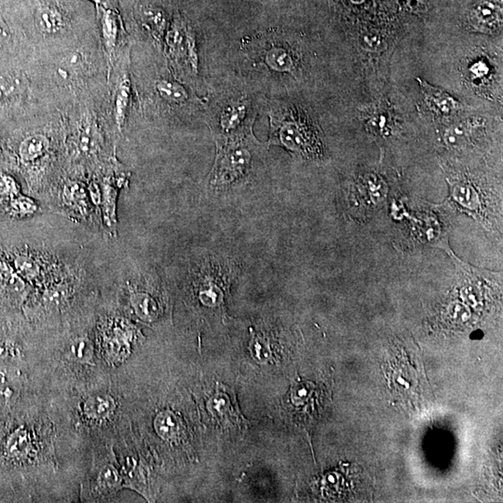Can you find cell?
<instances>
[{
  "label": "cell",
  "instance_id": "obj_1",
  "mask_svg": "<svg viewBox=\"0 0 503 503\" xmlns=\"http://www.w3.org/2000/svg\"><path fill=\"white\" fill-rule=\"evenodd\" d=\"M209 186L214 191H227L248 182L254 172L260 144L253 134L237 138H219Z\"/></svg>",
  "mask_w": 503,
  "mask_h": 503
},
{
  "label": "cell",
  "instance_id": "obj_2",
  "mask_svg": "<svg viewBox=\"0 0 503 503\" xmlns=\"http://www.w3.org/2000/svg\"><path fill=\"white\" fill-rule=\"evenodd\" d=\"M18 273L30 287L47 290L81 272L51 250L33 248L27 246L5 250Z\"/></svg>",
  "mask_w": 503,
  "mask_h": 503
},
{
  "label": "cell",
  "instance_id": "obj_3",
  "mask_svg": "<svg viewBox=\"0 0 503 503\" xmlns=\"http://www.w3.org/2000/svg\"><path fill=\"white\" fill-rule=\"evenodd\" d=\"M239 274V266L230 258L208 255L189 271V285L198 302L209 310L224 309L225 298Z\"/></svg>",
  "mask_w": 503,
  "mask_h": 503
},
{
  "label": "cell",
  "instance_id": "obj_4",
  "mask_svg": "<svg viewBox=\"0 0 503 503\" xmlns=\"http://www.w3.org/2000/svg\"><path fill=\"white\" fill-rule=\"evenodd\" d=\"M271 118L269 145H281L290 153L318 161L324 156L323 143L318 131L305 118L289 107L273 106Z\"/></svg>",
  "mask_w": 503,
  "mask_h": 503
},
{
  "label": "cell",
  "instance_id": "obj_5",
  "mask_svg": "<svg viewBox=\"0 0 503 503\" xmlns=\"http://www.w3.org/2000/svg\"><path fill=\"white\" fill-rule=\"evenodd\" d=\"M450 203L461 213L477 220L488 230L499 227L502 222L500 199L491 193L481 181L468 175H452L447 178Z\"/></svg>",
  "mask_w": 503,
  "mask_h": 503
},
{
  "label": "cell",
  "instance_id": "obj_6",
  "mask_svg": "<svg viewBox=\"0 0 503 503\" xmlns=\"http://www.w3.org/2000/svg\"><path fill=\"white\" fill-rule=\"evenodd\" d=\"M55 205L61 213L79 223L98 225L102 214L90 196L89 186L79 181H68L55 198Z\"/></svg>",
  "mask_w": 503,
  "mask_h": 503
},
{
  "label": "cell",
  "instance_id": "obj_7",
  "mask_svg": "<svg viewBox=\"0 0 503 503\" xmlns=\"http://www.w3.org/2000/svg\"><path fill=\"white\" fill-rule=\"evenodd\" d=\"M251 102L246 98L230 101L219 117V138H237L251 134L254 122Z\"/></svg>",
  "mask_w": 503,
  "mask_h": 503
},
{
  "label": "cell",
  "instance_id": "obj_8",
  "mask_svg": "<svg viewBox=\"0 0 503 503\" xmlns=\"http://www.w3.org/2000/svg\"><path fill=\"white\" fill-rule=\"evenodd\" d=\"M207 408L221 424H232L240 429L249 425L239 409L235 392L225 385L217 383L216 392L209 398Z\"/></svg>",
  "mask_w": 503,
  "mask_h": 503
},
{
  "label": "cell",
  "instance_id": "obj_9",
  "mask_svg": "<svg viewBox=\"0 0 503 503\" xmlns=\"http://www.w3.org/2000/svg\"><path fill=\"white\" fill-rule=\"evenodd\" d=\"M502 0H481L470 10L469 24L475 31L492 33L502 26Z\"/></svg>",
  "mask_w": 503,
  "mask_h": 503
},
{
  "label": "cell",
  "instance_id": "obj_10",
  "mask_svg": "<svg viewBox=\"0 0 503 503\" xmlns=\"http://www.w3.org/2000/svg\"><path fill=\"white\" fill-rule=\"evenodd\" d=\"M130 291V303L134 313L140 320L152 323L161 314L162 308L159 298L148 291L147 288H141L138 285H131L128 282Z\"/></svg>",
  "mask_w": 503,
  "mask_h": 503
},
{
  "label": "cell",
  "instance_id": "obj_11",
  "mask_svg": "<svg viewBox=\"0 0 503 503\" xmlns=\"http://www.w3.org/2000/svg\"><path fill=\"white\" fill-rule=\"evenodd\" d=\"M417 81L420 82V88H422L423 95H424L426 104L440 116H454L463 107L461 104L458 103L449 93H445L444 90L438 89V88L431 86L427 81H422L420 78H417Z\"/></svg>",
  "mask_w": 503,
  "mask_h": 503
},
{
  "label": "cell",
  "instance_id": "obj_12",
  "mask_svg": "<svg viewBox=\"0 0 503 503\" xmlns=\"http://www.w3.org/2000/svg\"><path fill=\"white\" fill-rule=\"evenodd\" d=\"M29 90V81L22 72L7 74L0 78V107L18 104L26 97Z\"/></svg>",
  "mask_w": 503,
  "mask_h": 503
},
{
  "label": "cell",
  "instance_id": "obj_13",
  "mask_svg": "<svg viewBox=\"0 0 503 503\" xmlns=\"http://www.w3.org/2000/svg\"><path fill=\"white\" fill-rule=\"evenodd\" d=\"M154 428L158 436L165 441H175L185 431L183 420L171 410L161 411L157 415Z\"/></svg>",
  "mask_w": 503,
  "mask_h": 503
},
{
  "label": "cell",
  "instance_id": "obj_14",
  "mask_svg": "<svg viewBox=\"0 0 503 503\" xmlns=\"http://www.w3.org/2000/svg\"><path fill=\"white\" fill-rule=\"evenodd\" d=\"M49 145L51 143L48 137L44 134H31L26 137L19 145V158L24 163H34L48 153Z\"/></svg>",
  "mask_w": 503,
  "mask_h": 503
},
{
  "label": "cell",
  "instance_id": "obj_15",
  "mask_svg": "<svg viewBox=\"0 0 503 503\" xmlns=\"http://www.w3.org/2000/svg\"><path fill=\"white\" fill-rule=\"evenodd\" d=\"M35 22L40 32L47 35H55L61 32L65 26L64 13L52 4L40 5Z\"/></svg>",
  "mask_w": 503,
  "mask_h": 503
},
{
  "label": "cell",
  "instance_id": "obj_16",
  "mask_svg": "<svg viewBox=\"0 0 503 503\" xmlns=\"http://www.w3.org/2000/svg\"><path fill=\"white\" fill-rule=\"evenodd\" d=\"M116 404L113 398L106 394H98L90 397L85 402L84 412L93 420H104L113 413Z\"/></svg>",
  "mask_w": 503,
  "mask_h": 503
},
{
  "label": "cell",
  "instance_id": "obj_17",
  "mask_svg": "<svg viewBox=\"0 0 503 503\" xmlns=\"http://www.w3.org/2000/svg\"><path fill=\"white\" fill-rule=\"evenodd\" d=\"M474 131V125L470 122L455 123L445 131L442 140L447 147L461 148L470 141Z\"/></svg>",
  "mask_w": 503,
  "mask_h": 503
},
{
  "label": "cell",
  "instance_id": "obj_18",
  "mask_svg": "<svg viewBox=\"0 0 503 503\" xmlns=\"http://www.w3.org/2000/svg\"><path fill=\"white\" fill-rule=\"evenodd\" d=\"M249 350L253 358L258 364H266L273 360L274 354L271 351V340L265 333H257L251 329Z\"/></svg>",
  "mask_w": 503,
  "mask_h": 503
},
{
  "label": "cell",
  "instance_id": "obj_19",
  "mask_svg": "<svg viewBox=\"0 0 503 503\" xmlns=\"http://www.w3.org/2000/svg\"><path fill=\"white\" fill-rule=\"evenodd\" d=\"M266 63L269 67L278 72H291L295 70V60L287 49L272 46L266 54Z\"/></svg>",
  "mask_w": 503,
  "mask_h": 503
},
{
  "label": "cell",
  "instance_id": "obj_20",
  "mask_svg": "<svg viewBox=\"0 0 503 503\" xmlns=\"http://www.w3.org/2000/svg\"><path fill=\"white\" fill-rule=\"evenodd\" d=\"M2 211L13 218H26L34 216L38 211V206L34 200L20 194L10 200Z\"/></svg>",
  "mask_w": 503,
  "mask_h": 503
},
{
  "label": "cell",
  "instance_id": "obj_21",
  "mask_svg": "<svg viewBox=\"0 0 503 503\" xmlns=\"http://www.w3.org/2000/svg\"><path fill=\"white\" fill-rule=\"evenodd\" d=\"M156 89L164 100L171 103L182 104L189 97L188 93L182 85L167 79H161L157 82Z\"/></svg>",
  "mask_w": 503,
  "mask_h": 503
},
{
  "label": "cell",
  "instance_id": "obj_22",
  "mask_svg": "<svg viewBox=\"0 0 503 503\" xmlns=\"http://www.w3.org/2000/svg\"><path fill=\"white\" fill-rule=\"evenodd\" d=\"M131 84L128 78L122 79L118 88L116 103H115V117L117 125L122 127L125 123L127 113L129 102H130Z\"/></svg>",
  "mask_w": 503,
  "mask_h": 503
},
{
  "label": "cell",
  "instance_id": "obj_23",
  "mask_svg": "<svg viewBox=\"0 0 503 503\" xmlns=\"http://www.w3.org/2000/svg\"><path fill=\"white\" fill-rule=\"evenodd\" d=\"M118 32H119V26H118L116 15L111 10H106L102 16V33H103L104 44L109 51L116 46Z\"/></svg>",
  "mask_w": 503,
  "mask_h": 503
},
{
  "label": "cell",
  "instance_id": "obj_24",
  "mask_svg": "<svg viewBox=\"0 0 503 503\" xmlns=\"http://www.w3.org/2000/svg\"><path fill=\"white\" fill-rule=\"evenodd\" d=\"M20 194V188L12 177L0 175V208L3 209L10 200Z\"/></svg>",
  "mask_w": 503,
  "mask_h": 503
},
{
  "label": "cell",
  "instance_id": "obj_25",
  "mask_svg": "<svg viewBox=\"0 0 503 503\" xmlns=\"http://www.w3.org/2000/svg\"><path fill=\"white\" fill-rule=\"evenodd\" d=\"M70 354L71 358L77 362H88L93 358V346L85 337H79L71 343Z\"/></svg>",
  "mask_w": 503,
  "mask_h": 503
},
{
  "label": "cell",
  "instance_id": "obj_26",
  "mask_svg": "<svg viewBox=\"0 0 503 503\" xmlns=\"http://www.w3.org/2000/svg\"><path fill=\"white\" fill-rule=\"evenodd\" d=\"M98 486L106 491L117 490L120 485V477L113 466L106 465L101 469L97 478Z\"/></svg>",
  "mask_w": 503,
  "mask_h": 503
},
{
  "label": "cell",
  "instance_id": "obj_27",
  "mask_svg": "<svg viewBox=\"0 0 503 503\" xmlns=\"http://www.w3.org/2000/svg\"><path fill=\"white\" fill-rule=\"evenodd\" d=\"M312 383L310 382H296L291 389V401L294 405L301 406L307 404L308 401L312 399L313 394Z\"/></svg>",
  "mask_w": 503,
  "mask_h": 503
},
{
  "label": "cell",
  "instance_id": "obj_28",
  "mask_svg": "<svg viewBox=\"0 0 503 503\" xmlns=\"http://www.w3.org/2000/svg\"><path fill=\"white\" fill-rule=\"evenodd\" d=\"M361 43L365 49L374 51L379 44L378 35L374 32H367L362 35Z\"/></svg>",
  "mask_w": 503,
  "mask_h": 503
},
{
  "label": "cell",
  "instance_id": "obj_29",
  "mask_svg": "<svg viewBox=\"0 0 503 503\" xmlns=\"http://www.w3.org/2000/svg\"><path fill=\"white\" fill-rule=\"evenodd\" d=\"M10 29L5 22L0 18V46L4 45L9 40Z\"/></svg>",
  "mask_w": 503,
  "mask_h": 503
},
{
  "label": "cell",
  "instance_id": "obj_30",
  "mask_svg": "<svg viewBox=\"0 0 503 503\" xmlns=\"http://www.w3.org/2000/svg\"><path fill=\"white\" fill-rule=\"evenodd\" d=\"M483 331L482 330H477V331H474L471 335V339L472 340H480L481 337H483V335H479V334H482Z\"/></svg>",
  "mask_w": 503,
  "mask_h": 503
},
{
  "label": "cell",
  "instance_id": "obj_31",
  "mask_svg": "<svg viewBox=\"0 0 503 503\" xmlns=\"http://www.w3.org/2000/svg\"><path fill=\"white\" fill-rule=\"evenodd\" d=\"M351 1H353L354 4H361L362 2H365V0H351Z\"/></svg>",
  "mask_w": 503,
  "mask_h": 503
}]
</instances>
